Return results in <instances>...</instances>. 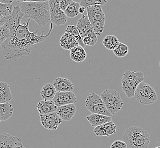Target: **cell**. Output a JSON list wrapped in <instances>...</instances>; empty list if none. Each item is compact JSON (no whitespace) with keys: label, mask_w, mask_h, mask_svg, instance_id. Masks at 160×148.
Here are the masks:
<instances>
[{"label":"cell","mask_w":160,"mask_h":148,"mask_svg":"<svg viewBox=\"0 0 160 148\" xmlns=\"http://www.w3.org/2000/svg\"><path fill=\"white\" fill-rule=\"evenodd\" d=\"M52 100L55 106L59 107L67 104H75L77 102V98L73 92H57Z\"/></svg>","instance_id":"8fae6325"},{"label":"cell","mask_w":160,"mask_h":148,"mask_svg":"<svg viewBox=\"0 0 160 148\" xmlns=\"http://www.w3.org/2000/svg\"><path fill=\"white\" fill-rule=\"evenodd\" d=\"M14 0H0L1 3L4 4H11L13 2Z\"/></svg>","instance_id":"8d00e7d4"},{"label":"cell","mask_w":160,"mask_h":148,"mask_svg":"<svg viewBox=\"0 0 160 148\" xmlns=\"http://www.w3.org/2000/svg\"><path fill=\"white\" fill-rule=\"evenodd\" d=\"M9 21V16H0V27L6 24Z\"/></svg>","instance_id":"e575fe53"},{"label":"cell","mask_w":160,"mask_h":148,"mask_svg":"<svg viewBox=\"0 0 160 148\" xmlns=\"http://www.w3.org/2000/svg\"><path fill=\"white\" fill-rule=\"evenodd\" d=\"M13 106L9 103L0 104V121H7L13 115Z\"/></svg>","instance_id":"603a6c76"},{"label":"cell","mask_w":160,"mask_h":148,"mask_svg":"<svg viewBox=\"0 0 160 148\" xmlns=\"http://www.w3.org/2000/svg\"><path fill=\"white\" fill-rule=\"evenodd\" d=\"M114 54L118 58L125 57L129 52V47L128 46L122 42H119L116 48L113 50Z\"/></svg>","instance_id":"484cf974"},{"label":"cell","mask_w":160,"mask_h":148,"mask_svg":"<svg viewBox=\"0 0 160 148\" xmlns=\"http://www.w3.org/2000/svg\"><path fill=\"white\" fill-rule=\"evenodd\" d=\"M19 7L26 17L34 20L41 27L51 21L48 1L25 2L19 3Z\"/></svg>","instance_id":"7a4b0ae2"},{"label":"cell","mask_w":160,"mask_h":148,"mask_svg":"<svg viewBox=\"0 0 160 148\" xmlns=\"http://www.w3.org/2000/svg\"><path fill=\"white\" fill-rule=\"evenodd\" d=\"M57 92L53 84L48 83L45 85L41 90V96L43 100H52Z\"/></svg>","instance_id":"7402d4cb"},{"label":"cell","mask_w":160,"mask_h":148,"mask_svg":"<svg viewBox=\"0 0 160 148\" xmlns=\"http://www.w3.org/2000/svg\"><path fill=\"white\" fill-rule=\"evenodd\" d=\"M105 22H106V21H97L96 22L93 23L92 24L93 30L96 36H100L104 32Z\"/></svg>","instance_id":"1f68e13d"},{"label":"cell","mask_w":160,"mask_h":148,"mask_svg":"<svg viewBox=\"0 0 160 148\" xmlns=\"http://www.w3.org/2000/svg\"><path fill=\"white\" fill-rule=\"evenodd\" d=\"M70 58L77 63L83 62L87 58V53L84 47L80 45L77 46L70 50Z\"/></svg>","instance_id":"ffe728a7"},{"label":"cell","mask_w":160,"mask_h":148,"mask_svg":"<svg viewBox=\"0 0 160 148\" xmlns=\"http://www.w3.org/2000/svg\"><path fill=\"white\" fill-rule=\"evenodd\" d=\"M80 7V3L72 1L68 8L64 10V13L68 18H74L79 14V9Z\"/></svg>","instance_id":"d4e9b609"},{"label":"cell","mask_w":160,"mask_h":148,"mask_svg":"<svg viewBox=\"0 0 160 148\" xmlns=\"http://www.w3.org/2000/svg\"><path fill=\"white\" fill-rule=\"evenodd\" d=\"M49 2H51V3H57V4H59V2H60V0H49L48 1Z\"/></svg>","instance_id":"f35d334b"},{"label":"cell","mask_w":160,"mask_h":148,"mask_svg":"<svg viewBox=\"0 0 160 148\" xmlns=\"http://www.w3.org/2000/svg\"><path fill=\"white\" fill-rule=\"evenodd\" d=\"M72 1H73L72 0H60L59 6L61 9L64 12V10L66 9L71 3L72 2Z\"/></svg>","instance_id":"836d02e7"},{"label":"cell","mask_w":160,"mask_h":148,"mask_svg":"<svg viewBox=\"0 0 160 148\" xmlns=\"http://www.w3.org/2000/svg\"><path fill=\"white\" fill-rule=\"evenodd\" d=\"M18 148H26L23 145H22V146H20V147H19Z\"/></svg>","instance_id":"ab89813d"},{"label":"cell","mask_w":160,"mask_h":148,"mask_svg":"<svg viewBox=\"0 0 160 148\" xmlns=\"http://www.w3.org/2000/svg\"><path fill=\"white\" fill-rule=\"evenodd\" d=\"M14 6L11 4H4L0 2V16H9L13 12Z\"/></svg>","instance_id":"4dcf8cb0"},{"label":"cell","mask_w":160,"mask_h":148,"mask_svg":"<svg viewBox=\"0 0 160 148\" xmlns=\"http://www.w3.org/2000/svg\"><path fill=\"white\" fill-rule=\"evenodd\" d=\"M77 27L80 36L83 38L88 34L92 31L93 27L87 16L83 15L80 17L77 23Z\"/></svg>","instance_id":"2e32d148"},{"label":"cell","mask_w":160,"mask_h":148,"mask_svg":"<svg viewBox=\"0 0 160 148\" xmlns=\"http://www.w3.org/2000/svg\"><path fill=\"white\" fill-rule=\"evenodd\" d=\"M159 66H160V63H159Z\"/></svg>","instance_id":"b9f144b4"},{"label":"cell","mask_w":160,"mask_h":148,"mask_svg":"<svg viewBox=\"0 0 160 148\" xmlns=\"http://www.w3.org/2000/svg\"><path fill=\"white\" fill-rule=\"evenodd\" d=\"M106 108L112 115H115L122 110L124 105L120 95L113 89H106L100 95Z\"/></svg>","instance_id":"5b68a950"},{"label":"cell","mask_w":160,"mask_h":148,"mask_svg":"<svg viewBox=\"0 0 160 148\" xmlns=\"http://www.w3.org/2000/svg\"><path fill=\"white\" fill-rule=\"evenodd\" d=\"M36 108L40 115H46L55 112L57 106H55L53 100H43L38 103Z\"/></svg>","instance_id":"ac0fdd59"},{"label":"cell","mask_w":160,"mask_h":148,"mask_svg":"<svg viewBox=\"0 0 160 148\" xmlns=\"http://www.w3.org/2000/svg\"><path fill=\"white\" fill-rule=\"evenodd\" d=\"M135 97L138 102L143 105H151L158 100L157 93L153 87L144 81L137 87Z\"/></svg>","instance_id":"8992f818"},{"label":"cell","mask_w":160,"mask_h":148,"mask_svg":"<svg viewBox=\"0 0 160 148\" xmlns=\"http://www.w3.org/2000/svg\"><path fill=\"white\" fill-rule=\"evenodd\" d=\"M87 110L92 113L100 114L105 116L112 117V115L106 108L100 96L95 92L90 93L85 101Z\"/></svg>","instance_id":"52a82bcc"},{"label":"cell","mask_w":160,"mask_h":148,"mask_svg":"<svg viewBox=\"0 0 160 148\" xmlns=\"http://www.w3.org/2000/svg\"><path fill=\"white\" fill-rule=\"evenodd\" d=\"M59 44L62 48L66 50H71L72 48L79 45L77 39L71 34L67 32L61 37Z\"/></svg>","instance_id":"e0dca14e"},{"label":"cell","mask_w":160,"mask_h":148,"mask_svg":"<svg viewBox=\"0 0 160 148\" xmlns=\"http://www.w3.org/2000/svg\"><path fill=\"white\" fill-rule=\"evenodd\" d=\"M122 139L127 148H148L151 136L145 129L138 126H131L126 129Z\"/></svg>","instance_id":"3957f363"},{"label":"cell","mask_w":160,"mask_h":148,"mask_svg":"<svg viewBox=\"0 0 160 148\" xmlns=\"http://www.w3.org/2000/svg\"><path fill=\"white\" fill-rule=\"evenodd\" d=\"M22 140L7 133H0V148H18L22 146Z\"/></svg>","instance_id":"30bf717a"},{"label":"cell","mask_w":160,"mask_h":148,"mask_svg":"<svg viewBox=\"0 0 160 148\" xmlns=\"http://www.w3.org/2000/svg\"><path fill=\"white\" fill-rule=\"evenodd\" d=\"M40 121L45 129L55 131L58 129L63 120L55 112L46 115H40Z\"/></svg>","instance_id":"9c48e42d"},{"label":"cell","mask_w":160,"mask_h":148,"mask_svg":"<svg viewBox=\"0 0 160 148\" xmlns=\"http://www.w3.org/2000/svg\"><path fill=\"white\" fill-rule=\"evenodd\" d=\"M66 32H70L71 34L74 38L77 39L79 45L82 46L84 48L86 47V45L84 44L83 42V38L80 36V33L77 29V26H74V25H68L66 28Z\"/></svg>","instance_id":"4316f807"},{"label":"cell","mask_w":160,"mask_h":148,"mask_svg":"<svg viewBox=\"0 0 160 148\" xmlns=\"http://www.w3.org/2000/svg\"><path fill=\"white\" fill-rule=\"evenodd\" d=\"M52 84L57 92H72L74 90V84L67 78L58 77Z\"/></svg>","instance_id":"9a60e30c"},{"label":"cell","mask_w":160,"mask_h":148,"mask_svg":"<svg viewBox=\"0 0 160 148\" xmlns=\"http://www.w3.org/2000/svg\"><path fill=\"white\" fill-rule=\"evenodd\" d=\"M12 98L9 85L5 82L0 81V104L9 103Z\"/></svg>","instance_id":"44dd1931"},{"label":"cell","mask_w":160,"mask_h":148,"mask_svg":"<svg viewBox=\"0 0 160 148\" xmlns=\"http://www.w3.org/2000/svg\"><path fill=\"white\" fill-rule=\"evenodd\" d=\"M144 74L141 71L127 70L122 77V88L128 98L135 97L136 90L138 86L144 81Z\"/></svg>","instance_id":"277c9868"},{"label":"cell","mask_w":160,"mask_h":148,"mask_svg":"<svg viewBox=\"0 0 160 148\" xmlns=\"http://www.w3.org/2000/svg\"><path fill=\"white\" fill-rule=\"evenodd\" d=\"M10 27L8 22L0 27V46L10 36Z\"/></svg>","instance_id":"83f0119b"},{"label":"cell","mask_w":160,"mask_h":148,"mask_svg":"<svg viewBox=\"0 0 160 148\" xmlns=\"http://www.w3.org/2000/svg\"><path fill=\"white\" fill-rule=\"evenodd\" d=\"M86 119L93 127H96L112 121V117L96 113H91L90 115L87 116Z\"/></svg>","instance_id":"d6986e66"},{"label":"cell","mask_w":160,"mask_h":148,"mask_svg":"<svg viewBox=\"0 0 160 148\" xmlns=\"http://www.w3.org/2000/svg\"><path fill=\"white\" fill-rule=\"evenodd\" d=\"M87 16L91 25L97 21H106V16L100 5H93L86 8Z\"/></svg>","instance_id":"7c38bea8"},{"label":"cell","mask_w":160,"mask_h":148,"mask_svg":"<svg viewBox=\"0 0 160 148\" xmlns=\"http://www.w3.org/2000/svg\"><path fill=\"white\" fill-rule=\"evenodd\" d=\"M77 112V107L74 104H67L57 107L56 113L61 119L68 121L72 119Z\"/></svg>","instance_id":"4fadbf2b"},{"label":"cell","mask_w":160,"mask_h":148,"mask_svg":"<svg viewBox=\"0 0 160 148\" xmlns=\"http://www.w3.org/2000/svg\"><path fill=\"white\" fill-rule=\"evenodd\" d=\"M86 9V8H85L84 7L80 6V7H79V14H83V13H84Z\"/></svg>","instance_id":"74e56055"},{"label":"cell","mask_w":160,"mask_h":148,"mask_svg":"<svg viewBox=\"0 0 160 148\" xmlns=\"http://www.w3.org/2000/svg\"><path fill=\"white\" fill-rule=\"evenodd\" d=\"M49 5L51 23L59 26L64 25L67 22L68 17L66 15L64 11L60 8L59 4L49 3Z\"/></svg>","instance_id":"ba28073f"},{"label":"cell","mask_w":160,"mask_h":148,"mask_svg":"<svg viewBox=\"0 0 160 148\" xmlns=\"http://www.w3.org/2000/svg\"><path fill=\"white\" fill-rule=\"evenodd\" d=\"M83 42L86 46H93L96 44L98 42V37L93 30L90 32L87 36L84 37Z\"/></svg>","instance_id":"f546056e"},{"label":"cell","mask_w":160,"mask_h":148,"mask_svg":"<svg viewBox=\"0 0 160 148\" xmlns=\"http://www.w3.org/2000/svg\"><path fill=\"white\" fill-rule=\"evenodd\" d=\"M108 3V0H80V6L85 8L93 5H105Z\"/></svg>","instance_id":"f1b7e54d"},{"label":"cell","mask_w":160,"mask_h":148,"mask_svg":"<svg viewBox=\"0 0 160 148\" xmlns=\"http://www.w3.org/2000/svg\"><path fill=\"white\" fill-rule=\"evenodd\" d=\"M24 14L21 11L18 6L14 7L13 12L9 16L8 23L10 27L11 34L7 40L0 46V51L5 59L12 61H17L19 58L29 55L32 51L34 46L41 42L45 41L50 35L54 28L53 23L50 25L49 32L44 35L38 36L39 30L34 32L29 30V23L30 19L26 23H21Z\"/></svg>","instance_id":"6da1fadb"},{"label":"cell","mask_w":160,"mask_h":148,"mask_svg":"<svg viewBox=\"0 0 160 148\" xmlns=\"http://www.w3.org/2000/svg\"><path fill=\"white\" fill-rule=\"evenodd\" d=\"M118 38L113 35L106 36L102 40V44L107 49L109 50H113L119 43Z\"/></svg>","instance_id":"cb8c5ba5"},{"label":"cell","mask_w":160,"mask_h":148,"mask_svg":"<svg viewBox=\"0 0 160 148\" xmlns=\"http://www.w3.org/2000/svg\"><path fill=\"white\" fill-rule=\"evenodd\" d=\"M17 2L22 3V2H46L48 1L49 0H16Z\"/></svg>","instance_id":"d590c367"},{"label":"cell","mask_w":160,"mask_h":148,"mask_svg":"<svg viewBox=\"0 0 160 148\" xmlns=\"http://www.w3.org/2000/svg\"><path fill=\"white\" fill-rule=\"evenodd\" d=\"M160 148V146H157V147H156V148Z\"/></svg>","instance_id":"60d3db41"},{"label":"cell","mask_w":160,"mask_h":148,"mask_svg":"<svg viewBox=\"0 0 160 148\" xmlns=\"http://www.w3.org/2000/svg\"><path fill=\"white\" fill-rule=\"evenodd\" d=\"M110 148H127V145L124 141L118 140L112 143Z\"/></svg>","instance_id":"d6a6232c"},{"label":"cell","mask_w":160,"mask_h":148,"mask_svg":"<svg viewBox=\"0 0 160 148\" xmlns=\"http://www.w3.org/2000/svg\"><path fill=\"white\" fill-rule=\"evenodd\" d=\"M117 126L112 121L95 127L93 132L97 136H107L116 133Z\"/></svg>","instance_id":"5bb4252c"}]
</instances>
